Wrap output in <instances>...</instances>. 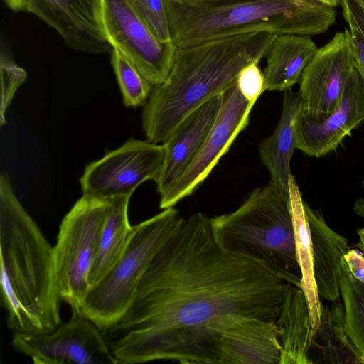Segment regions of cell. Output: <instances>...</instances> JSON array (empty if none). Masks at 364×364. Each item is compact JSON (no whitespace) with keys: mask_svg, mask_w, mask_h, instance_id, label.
Wrapping results in <instances>:
<instances>
[{"mask_svg":"<svg viewBox=\"0 0 364 364\" xmlns=\"http://www.w3.org/2000/svg\"><path fill=\"white\" fill-rule=\"evenodd\" d=\"M171 41L185 47L258 31L314 36L336 23L333 7L314 0H165Z\"/></svg>","mask_w":364,"mask_h":364,"instance_id":"4","label":"cell"},{"mask_svg":"<svg viewBox=\"0 0 364 364\" xmlns=\"http://www.w3.org/2000/svg\"><path fill=\"white\" fill-rule=\"evenodd\" d=\"M183 219L172 207L134 225L124 253L90 289L80 306L102 331L114 325L128 309L151 261Z\"/></svg>","mask_w":364,"mask_h":364,"instance_id":"6","label":"cell"},{"mask_svg":"<svg viewBox=\"0 0 364 364\" xmlns=\"http://www.w3.org/2000/svg\"><path fill=\"white\" fill-rule=\"evenodd\" d=\"M359 4L364 9V0H353Z\"/></svg>","mask_w":364,"mask_h":364,"instance_id":"36","label":"cell"},{"mask_svg":"<svg viewBox=\"0 0 364 364\" xmlns=\"http://www.w3.org/2000/svg\"><path fill=\"white\" fill-rule=\"evenodd\" d=\"M277 35L258 31L176 47L166 79L144 105L146 140L164 143L189 114L236 84L245 66L259 63Z\"/></svg>","mask_w":364,"mask_h":364,"instance_id":"2","label":"cell"},{"mask_svg":"<svg viewBox=\"0 0 364 364\" xmlns=\"http://www.w3.org/2000/svg\"><path fill=\"white\" fill-rule=\"evenodd\" d=\"M331 6L333 8L341 4V0H314Z\"/></svg>","mask_w":364,"mask_h":364,"instance_id":"35","label":"cell"},{"mask_svg":"<svg viewBox=\"0 0 364 364\" xmlns=\"http://www.w3.org/2000/svg\"><path fill=\"white\" fill-rule=\"evenodd\" d=\"M109 200L83 193L64 216L53 247L57 285L63 301L80 307L90 290Z\"/></svg>","mask_w":364,"mask_h":364,"instance_id":"7","label":"cell"},{"mask_svg":"<svg viewBox=\"0 0 364 364\" xmlns=\"http://www.w3.org/2000/svg\"><path fill=\"white\" fill-rule=\"evenodd\" d=\"M317 50L309 36L277 35L264 56L265 90L284 91L299 83L304 68Z\"/></svg>","mask_w":364,"mask_h":364,"instance_id":"19","label":"cell"},{"mask_svg":"<svg viewBox=\"0 0 364 364\" xmlns=\"http://www.w3.org/2000/svg\"><path fill=\"white\" fill-rule=\"evenodd\" d=\"M340 290L348 336L364 358V283L353 277L343 258L341 264Z\"/></svg>","mask_w":364,"mask_h":364,"instance_id":"24","label":"cell"},{"mask_svg":"<svg viewBox=\"0 0 364 364\" xmlns=\"http://www.w3.org/2000/svg\"><path fill=\"white\" fill-rule=\"evenodd\" d=\"M320 326L314 335L315 346L326 362L331 363H364V358L349 338L343 304L330 308L321 306Z\"/></svg>","mask_w":364,"mask_h":364,"instance_id":"23","label":"cell"},{"mask_svg":"<svg viewBox=\"0 0 364 364\" xmlns=\"http://www.w3.org/2000/svg\"><path fill=\"white\" fill-rule=\"evenodd\" d=\"M293 285L223 251L209 218H184L143 275L123 316L103 336L117 364H210L208 326L229 313L275 323Z\"/></svg>","mask_w":364,"mask_h":364,"instance_id":"1","label":"cell"},{"mask_svg":"<svg viewBox=\"0 0 364 364\" xmlns=\"http://www.w3.org/2000/svg\"><path fill=\"white\" fill-rule=\"evenodd\" d=\"M350 31L338 32L304 68L299 80L301 112L316 122L325 119L338 105L355 70Z\"/></svg>","mask_w":364,"mask_h":364,"instance_id":"12","label":"cell"},{"mask_svg":"<svg viewBox=\"0 0 364 364\" xmlns=\"http://www.w3.org/2000/svg\"><path fill=\"white\" fill-rule=\"evenodd\" d=\"M275 325L281 347L279 364L314 363L310 350L314 339L304 293L292 286L281 306Z\"/></svg>","mask_w":364,"mask_h":364,"instance_id":"20","label":"cell"},{"mask_svg":"<svg viewBox=\"0 0 364 364\" xmlns=\"http://www.w3.org/2000/svg\"><path fill=\"white\" fill-rule=\"evenodd\" d=\"M130 198L118 197L109 200L97 255L90 274V289L118 262L129 242L134 232V225H131L128 218Z\"/></svg>","mask_w":364,"mask_h":364,"instance_id":"22","label":"cell"},{"mask_svg":"<svg viewBox=\"0 0 364 364\" xmlns=\"http://www.w3.org/2000/svg\"><path fill=\"white\" fill-rule=\"evenodd\" d=\"M255 104L246 100L235 84L222 94L217 119L199 151L169 188L160 196L162 210L191 195L206 179L237 135L247 126Z\"/></svg>","mask_w":364,"mask_h":364,"instance_id":"11","label":"cell"},{"mask_svg":"<svg viewBox=\"0 0 364 364\" xmlns=\"http://www.w3.org/2000/svg\"><path fill=\"white\" fill-rule=\"evenodd\" d=\"M341 5L348 25L355 26L364 37V9L353 0H341Z\"/></svg>","mask_w":364,"mask_h":364,"instance_id":"29","label":"cell"},{"mask_svg":"<svg viewBox=\"0 0 364 364\" xmlns=\"http://www.w3.org/2000/svg\"><path fill=\"white\" fill-rule=\"evenodd\" d=\"M312 246L314 274L319 296L336 301L341 296V260L349 250L348 240L333 230L318 210L304 203Z\"/></svg>","mask_w":364,"mask_h":364,"instance_id":"17","label":"cell"},{"mask_svg":"<svg viewBox=\"0 0 364 364\" xmlns=\"http://www.w3.org/2000/svg\"><path fill=\"white\" fill-rule=\"evenodd\" d=\"M349 271L353 277L364 283V255L358 250H348L343 256Z\"/></svg>","mask_w":364,"mask_h":364,"instance_id":"31","label":"cell"},{"mask_svg":"<svg viewBox=\"0 0 364 364\" xmlns=\"http://www.w3.org/2000/svg\"><path fill=\"white\" fill-rule=\"evenodd\" d=\"M1 295L14 333L41 334L61 323L53 247L0 176Z\"/></svg>","mask_w":364,"mask_h":364,"instance_id":"3","label":"cell"},{"mask_svg":"<svg viewBox=\"0 0 364 364\" xmlns=\"http://www.w3.org/2000/svg\"><path fill=\"white\" fill-rule=\"evenodd\" d=\"M209 220L213 237L223 251L255 261L301 288L289 191L269 183L252 191L233 212Z\"/></svg>","mask_w":364,"mask_h":364,"instance_id":"5","label":"cell"},{"mask_svg":"<svg viewBox=\"0 0 364 364\" xmlns=\"http://www.w3.org/2000/svg\"><path fill=\"white\" fill-rule=\"evenodd\" d=\"M362 183L364 188V177ZM353 210L358 215L364 218V198H359L355 200L353 206Z\"/></svg>","mask_w":364,"mask_h":364,"instance_id":"33","label":"cell"},{"mask_svg":"<svg viewBox=\"0 0 364 364\" xmlns=\"http://www.w3.org/2000/svg\"><path fill=\"white\" fill-rule=\"evenodd\" d=\"M148 29L160 41H171L165 0H125Z\"/></svg>","mask_w":364,"mask_h":364,"instance_id":"26","label":"cell"},{"mask_svg":"<svg viewBox=\"0 0 364 364\" xmlns=\"http://www.w3.org/2000/svg\"><path fill=\"white\" fill-rule=\"evenodd\" d=\"M105 35L154 85L167 77L176 49L172 42L158 39L141 22L125 0H102Z\"/></svg>","mask_w":364,"mask_h":364,"instance_id":"10","label":"cell"},{"mask_svg":"<svg viewBox=\"0 0 364 364\" xmlns=\"http://www.w3.org/2000/svg\"><path fill=\"white\" fill-rule=\"evenodd\" d=\"M68 321L41 334L14 333L13 347L35 364H117L102 331L73 306Z\"/></svg>","mask_w":364,"mask_h":364,"instance_id":"8","label":"cell"},{"mask_svg":"<svg viewBox=\"0 0 364 364\" xmlns=\"http://www.w3.org/2000/svg\"><path fill=\"white\" fill-rule=\"evenodd\" d=\"M364 121V81L356 68L339 102L323 121L316 122L300 112L296 127V149L319 158L333 150Z\"/></svg>","mask_w":364,"mask_h":364,"instance_id":"15","label":"cell"},{"mask_svg":"<svg viewBox=\"0 0 364 364\" xmlns=\"http://www.w3.org/2000/svg\"><path fill=\"white\" fill-rule=\"evenodd\" d=\"M289 195L296 255L301 274V289L308 304L314 337L321 323V304L314 274L313 246L309 220L301 193L292 174L289 179Z\"/></svg>","mask_w":364,"mask_h":364,"instance_id":"21","label":"cell"},{"mask_svg":"<svg viewBox=\"0 0 364 364\" xmlns=\"http://www.w3.org/2000/svg\"><path fill=\"white\" fill-rule=\"evenodd\" d=\"M218 364H279L281 347L274 323L229 313L212 327Z\"/></svg>","mask_w":364,"mask_h":364,"instance_id":"14","label":"cell"},{"mask_svg":"<svg viewBox=\"0 0 364 364\" xmlns=\"http://www.w3.org/2000/svg\"><path fill=\"white\" fill-rule=\"evenodd\" d=\"M258 65V63H254L245 66L240 72L236 81L242 95L248 101L255 102L265 90L263 71Z\"/></svg>","mask_w":364,"mask_h":364,"instance_id":"28","label":"cell"},{"mask_svg":"<svg viewBox=\"0 0 364 364\" xmlns=\"http://www.w3.org/2000/svg\"><path fill=\"white\" fill-rule=\"evenodd\" d=\"M359 236V242L355 245L360 250L364 252V228H360L358 230Z\"/></svg>","mask_w":364,"mask_h":364,"instance_id":"34","label":"cell"},{"mask_svg":"<svg viewBox=\"0 0 364 364\" xmlns=\"http://www.w3.org/2000/svg\"><path fill=\"white\" fill-rule=\"evenodd\" d=\"M355 67L364 81V37L353 26L348 25Z\"/></svg>","mask_w":364,"mask_h":364,"instance_id":"30","label":"cell"},{"mask_svg":"<svg viewBox=\"0 0 364 364\" xmlns=\"http://www.w3.org/2000/svg\"><path fill=\"white\" fill-rule=\"evenodd\" d=\"M110 54L124 105L134 108L144 106L154 85L117 49L113 48Z\"/></svg>","mask_w":364,"mask_h":364,"instance_id":"25","label":"cell"},{"mask_svg":"<svg viewBox=\"0 0 364 364\" xmlns=\"http://www.w3.org/2000/svg\"><path fill=\"white\" fill-rule=\"evenodd\" d=\"M222 94L189 114L162 143L165 148L164 161L155 182L159 196L169 188L199 151L217 119Z\"/></svg>","mask_w":364,"mask_h":364,"instance_id":"16","label":"cell"},{"mask_svg":"<svg viewBox=\"0 0 364 364\" xmlns=\"http://www.w3.org/2000/svg\"><path fill=\"white\" fill-rule=\"evenodd\" d=\"M284 92L280 119L273 133L260 144L259 153L270 175L269 184L289 191L290 161L296 149V127L301 112L299 92Z\"/></svg>","mask_w":364,"mask_h":364,"instance_id":"18","label":"cell"},{"mask_svg":"<svg viewBox=\"0 0 364 364\" xmlns=\"http://www.w3.org/2000/svg\"><path fill=\"white\" fill-rule=\"evenodd\" d=\"M164 156L163 144L130 139L86 166L80 179L82 193L106 200L131 197L144 181L156 182Z\"/></svg>","mask_w":364,"mask_h":364,"instance_id":"9","label":"cell"},{"mask_svg":"<svg viewBox=\"0 0 364 364\" xmlns=\"http://www.w3.org/2000/svg\"><path fill=\"white\" fill-rule=\"evenodd\" d=\"M1 97L0 124L6 123L5 115L18 88L27 77L26 71L18 66L3 50L0 56Z\"/></svg>","mask_w":364,"mask_h":364,"instance_id":"27","label":"cell"},{"mask_svg":"<svg viewBox=\"0 0 364 364\" xmlns=\"http://www.w3.org/2000/svg\"><path fill=\"white\" fill-rule=\"evenodd\" d=\"M102 1L26 0V11L55 30L73 50L111 53L102 26Z\"/></svg>","mask_w":364,"mask_h":364,"instance_id":"13","label":"cell"},{"mask_svg":"<svg viewBox=\"0 0 364 364\" xmlns=\"http://www.w3.org/2000/svg\"><path fill=\"white\" fill-rule=\"evenodd\" d=\"M7 6L15 12L26 11V0H4Z\"/></svg>","mask_w":364,"mask_h":364,"instance_id":"32","label":"cell"}]
</instances>
